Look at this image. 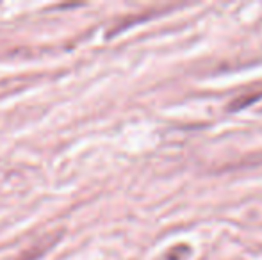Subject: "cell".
I'll list each match as a JSON object with an SVG mask.
<instances>
[{
	"label": "cell",
	"instance_id": "2",
	"mask_svg": "<svg viewBox=\"0 0 262 260\" xmlns=\"http://www.w3.org/2000/svg\"><path fill=\"white\" fill-rule=\"evenodd\" d=\"M260 98H262V91L243 94V97H239V98H235V100H232V104L228 105V111L237 112V111H241V109H246V107H250V105H253L257 100H260Z\"/></svg>",
	"mask_w": 262,
	"mask_h": 260
},
{
	"label": "cell",
	"instance_id": "4",
	"mask_svg": "<svg viewBox=\"0 0 262 260\" xmlns=\"http://www.w3.org/2000/svg\"><path fill=\"white\" fill-rule=\"evenodd\" d=\"M191 255V248L187 244H179L166 253V260H186Z\"/></svg>",
	"mask_w": 262,
	"mask_h": 260
},
{
	"label": "cell",
	"instance_id": "3",
	"mask_svg": "<svg viewBox=\"0 0 262 260\" xmlns=\"http://www.w3.org/2000/svg\"><path fill=\"white\" fill-rule=\"evenodd\" d=\"M154 14V11H150V13H141L139 16H128V18H125V20H121L120 23H116L113 27V31H109L107 32V38H111V36H116L118 32H121V31H125V29H128L130 25H134V23H138V21H143V20H148L150 16Z\"/></svg>",
	"mask_w": 262,
	"mask_h": 260
},
{
	"label": "cell",
	"instance_id": "1",
	"mask_svg": "<svg viewBox=\"0 0 262 260\" xmlns=\"http://www.w3.org/2000/svg\"><path fill=\"white\" fill-rule=\"evenodd\" d=\"M61 235H62V232H55V233H49V235H45L41 241H38V243H36L31 250L25 251V253L20 257V260H36V258H39L43 253H47L50 248L55 246V243H57V239Z\"/></svg>",
	"mask_w": 262,
	"mask_h": 260
}]
</instances>
